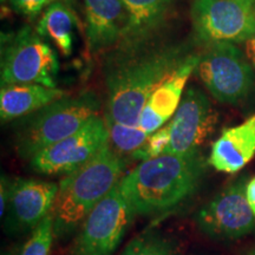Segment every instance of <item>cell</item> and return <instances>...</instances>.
<instances>
[{"label":"cell","instance_id":"cell-1","mask_svg":"<svg viewBox=\"0 0 255 255\" xmlns=\"http://www.w3.org/2000/svg\"><path fill=\"white\" fill-rule=\"evenodd\" d=\"M129 47L108 64L104 120L138 126L139 116L152 92L180 68L191 53L183 44Z\"/></svg>","mask_w":255,"mask_h":255},{"label":"cell","instance_id":"cell-2","mask_svg":"<svg viewBox=\"0 0 255 255\" xmlns=\"http://www.w3.org/2000/svg\"><path fill=\"white\" fill-rule=\"evenodd\" d=\"M202 151L163 154L139 162L119 188L135 215H150L180 206L196 193L207 171Z\"/></svg>","mask_w":255,"mask_h":255},{"label":"cell","instance_id":"cell-3","mask_svg":"<svg viewBox=\"0 0 255 255\" xmlns=\"http://www.w3.org/2000/svg\"><path fill=\"white\" fill-rule=\"evenodd\" d=\"M127 163L110 143L78 170L58 183L52 215L56 239L78 231L87 216L124 176Z\"/></svg>","mask_w":255,"mask_h":255},{"label":"cell","instance_id":"cell-4","mask_svg":"<svg viewBox=\"0 0 255 255\" xmlns=\"http://www.w3.org/2000/svg\"><path fill=\"white\" fill-rule=\"evenodd\" d=\"M101 103L94 92L66 95L46 107L17 120L14 148L20 158L30 159L47 146L78 131L100 115Z\"/></svg>","mask_w":255,"mask_h":255},{"label":"cell","instance_id":"cell-5","mask_svg":"<svg viewBox=\"0 0 255 255\" xmlns=\"http://www.w3.org/2000/svg\"><path fill=\"white\" fill-rule=\"evenodd\" d=\"M195 71L210 96L223 104L241 103L255 87L253 65L237 44L206 45Z\"/></svg>","mask_w":255,"mask_h":255},{"label":"cell","instance_id":"cell-6","mask_svg":"<svg viewBox=\"0 0 255 255\" xmlns=\"http://www.w3.org/2000/svg\"><path fill=\"white\" fill-rule=\"evenodd\" d=\"M58 71L55 50L30 27L18 31L2 47L1 85L40 84L57 88Z\"/></svg>","mask_w":255,"mask_h":255},{"label":"cell","instance_id":"cell-7","mask_svg":"<svg viewBox=\"0 0 255 255\" xmlns=\"http://www.w3.org/2000/svg\"><path fill=\"white\" fill-rule=\"evenodd\" d=\"M190 19L205 45L246 43L255 33V0H193Z\"/></svg>","mask_w":255,"mask_h":255},{"label":"cell","instance_id":"cell-8","mask_svg":"<svg viewBox=\"0 0 255 255\" xmlns=\"http://www.w3.org/2000/svg\"><path fill=\"white\" fill-rule=\"evenodd\" d=\"M133 216L135 213L117 184L82 223L68 255H113Z\"/></svg>","mask_w":255,"mask_h":255},{"label":"cell","instance_id":"cell-9","mask_svg":"<svg viewBox=\"0 0 255 255\" xmlns=\"http://www.w3.org/2000/svg\"><path fill=\"white\" fill-rule=\"evenodd\" d=\"M246 176L239 177L201 206L194 215L196 228L215 241H235L255 231V216L248 205Z\"/></svg>","mask_w":255,"mask_h":255},{"label":"cell","instance_id":"cell-10","mask_svg":"<svg viewBox=\"0 0 255 255\" xmlns=\"http://www.w3.org/2000/svg\"><path fill=\"white\" fill-rule=\"evenodd\" d=\"M109 143L104 117H92L78 131L47 146L30 159V167L40 175H66L78 170Z\"/></svg>","mask_w":255,"mask_h":255},{"label":"cell","instance_id":"cell-11","mask_svg":"<svg viewBox=\"0 0 255 255\" xmlns=\"http://www.w3.org/2000/svg\"><path fill=\"white\" fill-rule=\"evenodd\" d=\"M218 114L205 92L197 87L184 91L180 107L168 122L170 142L165 154H189L201 148L214 131Z\"/></svg>","mask_w":255,"mask_h":255},{"label":"cell","instance_id":"cell-12","mask_svg":"<svg viewBox=\"0 0 255 255\" xmlns=\"http://www.w3.org/2000/svg\"><path fill=\"white\" fill-rule=\"evenodd\" d=\"M58 183L36 178L12 180L5 227L12 234L31 233L52 213Z\"/></svg>","mask_w":255,"mask_h":255},{"label":"cell","instance_id":"cell-13","mask_svg":"<svg viewBox=\"0 0 255 255\" xmlns=\"http://www.w3.org/2000/svg\"><path fill=\"white\" fill-rule=\"evenodd\" d=\"M85 39L90 53L122 45L128 31V14L121 0H84Z\"/></svg>","mask_w":255,"mask_h":255},{"label":"cell","instance_id":"cell-14","mask_svg":"<svg viewBox=\"0 0 255 255\" xmlns=\"http://www.w3.org/2000/svg\"><path fill=\"white\" fill-rule=\"evenodd\" d=\"M200 55H190L176 71L171 73L152 92L143 108L138 126L151 135L173 119L184 95V89L191 73L196 70Z\"/></svg>","mask_w":255,"mask_h":255},{"label":"cell","instance_id":"cell-15","mask_svg":"<svg viewBox=\"0 0 255 255\" xmlns=\"http://www.w3.org/2000/svg\"><path fill=\"white\" fill-rule=\"evenodd\" d=\"M255 156V114L241 124L226 128L212 144L208 164L225 174H237Z\"/></svg>","mask_w":255,"mask_h":255},{"label":"cell","instance_id":"cell-16","mask_svg":"<svg viewBox=\"0 0 255 255\" xmlns=\"http://www.w3.org/2000/svg\"><path fill=\"white\" fill-rule=\"evenodd\" d=\"M68 91L40 84H7L0 90V119L2 122L17 121L46 107Z\"/></svg>","mask_w":255,"mask_h":255},{"label":"cell","instance_id":"cell-17","mask_svg":"<svg viewBox=\"0 0 255 255\" xmlns=\"http://www.w3.org/2000/svg\"><path fill=\"white\" fill-rule=\"evenodd\" d=\"M128 14V31L123 49L143 45L161 28L173 0H121Z\"/></svg>","mask_w":255,"mask_h":255},{"label":"cell","instance_id":"cell-18","mask_svg":"<svg viewBox=\"0 0 255 255\" xmlns=\"http://www.w3.org/2000/svg\"><path fill=\"white\" fill-rule=\"evenodd\" d=\"M77 17L62 0H56L43 11L36 31L44 39H49L60 55L69 57L72 53Z\"/></svg>","mask_w":255,"mask_h":255},{"label":"cell","instance_id":"cell-19","mask_svg":"<svg viewBox=\"0 0 255 255\" xmlns=\"http://www.w3.org/2000/svg\"><path fill=\"white\" fill-rule=\"evenodd\" d=\"M180 246L171 235L148 229L130 240L120 255H178Z\"/></svg>","mask_w":255,"mask_h":255},{"label":"cell","instance_id":"cell-20","mask_svg":"<svg viewBox=\"0 0 255 255\" xmlns=\"http://www.w3.org/2000/svg\"><path fill=\"white\" fill-rule=\"evenodd\" d=\"M105 124L109 132L110 145L122 156H131L149 137L139 126L129 127L108 121H105Z\"/></svg>","mask_w":255,"mask_h":255},{"label":"cell","instance_id":"cell-21","mask_svg":"<svg viewBox=\"0 0 255 255\" xmlns=\"http://www.w3.org/2000/svg\"><path fill=\"white\" fill-rule=\"evenodd\" d=\"M53 239V219L50 214L31 232L30 238L23 245L18 255H50Z\"/></svg>","mask_w":255,"mask_h":255},{"label":"cell","instance_id":"cell-22","mask_svg":"<svg viewBox=\"0 0 255 255\" xmlns=\"http://www.w3.org/2000/svg\"><path fill=\"white\" fill-rule=\"evenodd\" d=\"M169 142H170V132H169V126L167 123L157 131L149 135L146 141L130 157L139 162L158 157L165 154Z\"/></svg>","mask_w":255,"mask_h":255},{"label":"cell","instance_id":"cell-23","mask_svg":"<svg viewBox=\"0 0 255 255\" xmlns=\"http://www.w3.org/2000/svg\"><path fill=\"white\" fill-rule=\"evenodd\" d=\"M53 1L56 0H11L12 6L15 8V11L24 15H28V17H34L40 13Z\"/></svg>","mask_w":255,"mask_h":255},{"label":"cell","instance_id":"cell-24","mask_svg":"<svg viewBox=\"0 0 255 255\" xmlns=\"http://www.w3.org/2000/svg\"><path fill=\"white\" fill-rule=\"evenodd\" d=\"M11 183V178H8L7 176H1V184H0V215H1V218H4L6 210H7Z\"/></svg>","mask_w":255,"mask_h":255},{"label":"cell","instance_id":"cell-25","mask_svg":"<svg viewBox=\"0 0 255 255\" xmlns=\"http://www.w3.org/2000/svg\"><path fill=\"white\" fill-rule=\"evenodd\" d=\"M246 196L248 205H250L252 212L255 216V176L248 180L247 188H246Z\"/></svg>","mask_w":255,"mask_h":255},{"label":"cell","instance_id":"cell-26","mask_svg":"<svg viewBox=\"0 0 255 255\" xmlns=\"http://www.w3.org/2000/svg\"><path fill=\"white\" fill-rule=\"evenodd\" d=\"M245 44H246V55L255 69V33Z\"/></svg>","mask_w":255,"mask_h":255},{"label":"cell","instance_id":"cell-27","mask_svg":"<svg viewBox=\"0 0 255 255\" xmlns=\"http://www.w3.org/2000/svg\"><path fill=\"white\" fill-rule=\"evenodd\" d=\"M246 255H255V248H254V250H252V251L248 252Z\"/></svg>","mask_w":255,"mask_h":255},{"label":"cell","instance_id":"cell-28","mask_svg":"<svg viewBox=\"0 0 255 255\" xmlns=\"http://www.w3.org/2000/svg\"><path fill=\"white\" fill-rule=\"evenodd\" d=\"M0 1H1V4H4V2H6V1H8V0H0Z\"/></svg>","mask_w":255,"mask_h":255},{"label":"cell","instance_id":"cell-29","mask_svg":"<svg viewBox=\"0 0 255 255\" xmlns=\"http://www.w3.org/2000/svg\"><path fill=\"white\" fill-rule=\"evenodd\" d=\"M4 255H9V254H4Z\"/></svg>","mask_w":255,"mask_h":255}]
</instances>
